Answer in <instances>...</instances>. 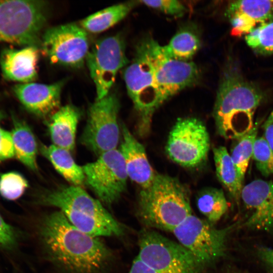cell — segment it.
<instances>
[{
	"label": "cell",
	"mask_w": 273,
	"mask_h": 273,
	"mask_svg": "<svg viewBox=\"0 0 273 273\" xmlns=\"http://www.w3.org/2000/svg\"><path fill=\"white\" fill-rule=\"evenodd\" d=\"M49 13L46 1H0V42L40 46Z\"/></svg>",
	"instance_id": "obj_6"
},
{
	"label": "cell",
	"mask_w": 273,
	"mask_h": 273,
	"mask_svg": "<svg viewBox=\"0 0 273 273\" xmlns=\"http://www.w3.org/2000/svg\"><path fill=\"white\" fill-rule=\"evenodd\" d=\"M85 62L95 85L96 100H100L110 93L118 71L128 63L122 36L117 34L97 40Z\"/></svg>",
	"instance_id": "obj_13"
},
{
	"label": "cell",
	"mask_w": 273,
	"mask_h": 273,
	"mask_svg": "<svg viewBox=\"0 0 273 273\" xmlns=\"http://www.w3.org/2000/svg\"><path fill=\"white\" fill-rule=\"evenodd\" d=\"M39 50L36 46L21 49L7 48L1 53L0 65L3 76L21 83L32 82L37 76Z\"/></svg>",
	"instance_id": "obj_19"
},
{
	"label": "cell",
	"mask_w": 273,
	"mask_h": 273,
	"mask_svg": "<svg viewBox=\"0 0 273 273\" xmlns=\"http://www.w3.org/2000/svg\"><path fill=\"white\" fill-rule=\"evenodd\" d=\"M137 257L158 273H203L204 266L185 247L153 230L139 234Z\"/></svg>",
	"instance_id": "obj_7"
},
{
	"label": "cell",
	"mask_w": 273,
	"mask_h": 273,
	"mask_svg": "<svg viewBox=\"0 0 273 273\" xmlns=\"http://www.w3.org/2000/svg\"><path fill=\"white\" fill-rule=\"evenodd\" d=\"M80 117L78 109L70 105L61 107L51 115L48 129L53 145L70 152L74 150Z\"/></svg>",
	"instance_id": "obj_20"
},
{
	"label": "cell",
	"mask_w": 273,
	"mask_h": 273,
	"mask_svg": "<svg viewBox=\"0 0 273 273\" xmlns=\"http://www.w3.org/2000/svg\"><path fill=\"white\" fill-rule=\"evenodd\" d=\"M132 6V3H123L106 8L83 19L80 26L87 32L101 33L123 19Z\"/></svg>",
	"instance_id": "obj_24"
},
{
	"label": "cell",
	"mask_w": 273,
	"mask_h": 273,
	"mask_svg": "<svg viewBox=\"0 0 273 273\" xmlns=\"http://www.w3.org/2000/svg\"><path fill=\"white\" fill-rule=\"evenodd\" d=\"M28 187V183L21 174L10 172L0 177V194L5 199L16 200L20 197Z\"/></svg>",
	"instance_id": "obj_30"
},
{
	"label": "cell",
	"mask_w": 273,
	"mask_h": 273,
	"mask_svg": "<svg viewBox=\"0 0 273 273\" xmlns=\"http://www.w3.org/2000/svg\"><path fill=\"white\" fill-rule=\"evenodd\" d=\"M82 168L85 182L103 204L111 206L126 190L128 177L120 150L104 153Z\"/></svg>",
	"instance_id": "obj_11"
},
{
	"label": "cell",
	"mask_w": 273,
	"mask_h": 273,
	"mask_svg": "<svg viewBox=\"0 0 273 273\" xmlns=\"http://www.w3.org/2000/svg\"><path fill=\"white\" fill-rule=\"evenodd\" d=\"M39 203L58 208L69 222L81 231L96 237H120L125 229L98 200L81 187L62 186L41 195Z\"/></svg>",
	"instance_id": "obj_3"
},
{
	"label": "cell",
	"mask_w": 273,
	"mask_h": 273,
	"mask_svg": "<svg viewBox=\"0 0 273 273\" xmlns=\"http://www.w3.org/2000/svg\"><path fill=\"white\" fill-rule=\"evenodd\" d=\"M14 156L15 152L11 132L0 127V161Z\"/></svg>",
	"instance_id": "obj_32"
},
{
	"label": "cell",
	"mask_w": 273,
	"mask_h": 273,
	"mask_svg": "<svg viewBox=\"0 0 273 273\" xmlns=\"http://www.w3.org/2000/svg\"><path fill=\"white\" fill-rule=\"evenodd\" d=\"M1 117H2V115L0 114V120H1Z\"/></svg>",
	"instance_id": "obj_38"
},
{
	"label": "cell",
	"mask_w": 273,
	"mask_h": 273,
	"mask_svg": "<svg viewBox=\"0 0 273 273\" xmlns=\"http://www.w3.org/2000/svg\"><path fill=\"white\" fill-rule=\"evenodd\" d=\"M210 145L206 126L198 118H179L169 132L165 151L169 158L187 168L200 166L206 160Z\"/></svg>",
	"instance_id": "obj_10"
},
{
	"label": "cell",
	"mask_w": 273,
	"mask_h": 273,
	"mask_svg": "<svg viewBox=\"0 0 273 273\" xmlns=\"http://www.w3.org/2000/svg\"><path fill=\"white\" fill-rule=\"evenodd\" d=\"M258 254L270 273H273V249L261 247L258 250Z\"/></svg>",
	"instance_id": "obj_34"
},
{
	"label": "cell",
	"mask_w": 273,
	"mask_h": 273,
	"mask_svg": "<svg viewBox=\"0 0 273 273\" xmlns=\"http://www.w3.org/2000/svg\"><path fill=\"white\" fill-rule=\"evenodd\" d=\"M65 83V80L49 84L33 82L19 83L13 89L27 110L38 117H46L60 108L61 95Z\"/></svg>",
	"instance_id": "obj_16"
},
{
	"label": "cell",
	"mask_w": 273,
	"mask_h": 273,
	"mask_svg": "<svg viewBox=\"0 0 273 273\" xmlns=\"http://www.w3.org/2000/svg\"><path fill=\"white\" fill-rule=\"evenodd\" d=\"M40 151L67 181L73 186L81 187L85 182L83 169L75 162L70 151L54 145H42Z\"/></svg>",
	"instance_id": "obj_21"
},
{
	"label": "cell",
	"mask_w": 273,
	"mask_h": 273,
	"mask_svg": "<svg viewBox=\"0 0 273 273\" xmlns=\"http://www.w3.org/2000/svg\"><path fill=\"white\" fill-rule=\"evenodd\" d=\"M16 242V236L14 229L0 214V246L10 248L15 245Z\"/></svg>",
	"instance_id": "obj_33"
},
{
	"label": "cell",
	"mask_w": 273,
	"mask_h": 273,
	"mask_svg": "<svg viewBox=\"0 0 273 273\" xmlns=\"http://www.w3.org/2000/svg\"><path fill=\"white\" fill-rule=\"evenodd\" d=\"M150 52L154 67V79L162 104L182 89L197 81L199 70L196 64L166 56L162 46L149 37Z\"/></svg>",
	"instance_id": "obj_14"
},
{
	"label": "cell",
	"mask_w": 273,
	"mask_h": 273,
	"mask_svg": "<svg viewBox=\"0 0 273 273\" xmlns=\"http://www.w3.org/2000/svg\"><path fill=\"white\" fill-rule=\"evenodd\" d=\"M258 125L255 124L253 128L241 138L235 140L231 149L230 156L244 181L250 160L252 157L254 143L257 138Z\"/></svg>",
	"instance_id": "obj_27"
},
{
	"label": "cell",
	"mask_w": 273,
	"mask_h": 273,
	"mask_svg": "<svg viewBox=\"0 0 273 273\" xmlns=\"http://www.w3.org/2000/svg\"><path fill=\"white\" fill-rule=\"evenodd\" d=\"M235 36L246 35L257 27L273 21L272 1H235L225 12Z\"/></svg>",
	"instance_id": "obj_17"
},
{
	"label": "cell",
	"mask_w": 273,
	"mask_h": 273,
	"mask_svg": "<svg viewBox=\"0 0 273 273\" xmlns=\"http://www.w3.org/2000/svg\"><path fill=\"white\" fill-rule=\"evenodd\" d=\"M237 224L217 229L206 219L191 214L172 232L179 244L206 267L224 255L229 236Z\"/></svg>",
	"instance_id": "obj_8"
},
{
	"label": "cell",
	"mask_w": 273,
	"mask_h": 273,
	"mask_svg": "<svg viewBox=\"0 0 273 273\" xmlns=\"http://www.w3.org/2000/svg\"><path fill=\"white\" fill-rule=\"evenodd\" d=\"M242 200L250 214L243 224L251 230L273 232V180L255 179L243 187Z\"/></svg>",
	"instance_id": "obj_15"
},
{
	"label": "cell",
	"mask_w": 273,
	"mask_h": 273,
	"mask_svg": "<svg viewBox=\"0 0 273 273\" xmlns=\"http://www.w3.org/2000/svg\"><path fill=\"white\" fill-rule=\"evenodd\" d=\"M14 127L11 132L15 157L33 171L37 170V146L34 135L26 123L13 116Z\"/></svg>",
	"instance_id": "obj_22"
},
{
	"label": "cell",
	"mask_w": 273,
	"mask_h": 273,
	"mask_svg": "<svg viewBox=\"0 0 273 273\" xmlns=\"http://www.w3.org/2000/svg\"><path fill=\"white\" fill-rule=\"evenodd\" d=\"M247 44L256 54H273V21L260 25L245 36Z\"/></svg>",
	"instance_id": "obj_28"
},
{
	"label": "cell",
	"mask_w": 273,
	"mask_h": 273,
	"mask_svg": "<svg viewBox=\"0 0 273 273\" xmlns=\"http://www.w3.org/2000/svg\"><path fill=\"white\" fill-rule=\"evenodd\" d=\"M252 158L263 176L273 174V149L263 136L255 139Z\"/></svg>",
	"instance_id": "obj_29"
},
{
	"label": "cell",
	"mask_w": 273,
	"mask_h": 273,
	"mask_svg": "<svg viewBox=\"0 0 273 273\" xmlns=\"http://www.w3.org/2000/svg\"><path fill=\"white\" fill-rule=\"evenodd\" d=\"M264 98L262 90L243 76L237 64L229 62L220 79L213 112L219 134L235 140L250 131L255 125V113Z\"/></svg>",
	"instance_id": "obj_2"
},
{
	"label": "cell",
	"mask_w": 273,
	"mask_h": 273,
	"mask_svg": "<svg viewBox=\"0 0 273 273\" xmlns=\"http://www.w3.org/2000/svg\"><path fill=\"white\" fill-rule=\"evenodd\" d=\"M196 203L199 211L213 224L220 219L228 208L223 191L215 188L201 190L197 195Z\"/></svg>",
	"instance_id": "obj_26"
},
{
	"label": "cell",
	"mask_w": 273,
	"mask_h": 273,
	"mask_svg": "<svg viewBox=\"0 0 273 273\" xmlns=\"http://www.w3.org/2000/svg\"><path fill=\"white\" fill-rule=\"evenodd\" d=\"M137 214L145 228L172 232L192 214L189 190L176 178L156 174L140 191Z\"/></svg>",
	"instance_id": "obj_4"
},
{
	"label": "cell",
	"mask_w": 273,
	"mask_h": 273,
	"mask_svg": "<svg viewBox=\"0 0 273 273\" xmlns=\"http://www.w3.org/2000/svg\"><path fill=\"white\" fill-rule=\"evenodd\" d=\"M47 260L61 273H107L111 250L99 237L72 225L60 211L44 216L38 225Z\"/></svg>",
	"instance_id": "obj_1"
},
{
	"label": "cell",
	"mask_w": 273,
	"mask_h": 273,
	"mask_svg": "<svg viewBox=\"0 0 273 273\" xmlns=\"http://www.w3.org/2000/svg\"><path fill=\"white\" fill-rule=\"evenodd\" d=\"M127 93L139 114L138 132L141 136L149 133L153 115L162 105L154 79V67L149 38L138 44L134 58L123 72Z\"/></svg>",
	"instance_id": "obj_5"
},
{
	"label": "cell",
	"mask_w": 273,
	"mask_h": 273,
	"mask_svg": "<svg viewBox=\"0 0 273 273\" xmlns=\"http://www.w3.org/2000/svg\"><path fill=\"white\" fill-rule=\"evenodd\" d=\"M141 2L149 7L174 16H180L186 11L184 5L176 0L141 1Z\"/></svg>",
	"instance_id": "obj_31"
},
{
	"label": "cell",
	"mask_w": 273,
	"mask_h": 273,
	"mask_svg": "<svg viewBox=\"0 0 273 273\" xmlns=\"http://www.w3.org/2000/svg\"><path fill=\"white\" fill-rule=\"evenodd\" d=\"M40 47L52 64L74 68L84 64L89 50L87 32L74 23L46 29L41 36Z\"/></svg>",
	"instance_id": "obj_12"
},
{
	"label": "cell",
	"mask_w": 273,
	"mask_h": 273,
	"mask_svg": "<svg viewBox=\"0 0 273 273\" xmlns=\"http://www.w3.org/2000/svg\"><path fill=\"white\" fill-rule=\"evenodd\" d=\"M213 151L218 180L232 197L239 202L244 181L241 179L230 154L223 146L215 147Z\"/></svg>",
	"instance_id": "obj_23"
},
{
	"label": "cell",
	"mask_w": 273,
	"mask_h": 273,
	"mask_svg": "<svg viewBox=\"0 0 273 273\" xmlns=\"http://www.w3.org/2000/svg\"><path fill=\"white\" fill-rule=\"evenodd\" d=\"M119 101L111 92L89 107L80 142L96 155L116 149L120 138L118 123Z\"/></svg>",
	"instance_id": "obj_9"
},
{
	"label": "cell",
	"mask_w": 273,
	"mask_h": 273,
	"mask_svg": "<svg viewBox=\"0 0 273 273\" xmlns=\"http://www.w3.org/2000/svg\"><path fill=\"white\" fill-rule=\"evenodd\" d=\"M121 130L122 139L119 150L125 161L128 177L142 189H146L152 184L156 173L149 163L143 145L123 123Z\"/></svg>",
	"instance_id": "obj_18"
},
{
	"label": "cell",
	"mask_w": 273,
	"mask_h": 273,
	"mask_svg": "<svg viewBox=\"0 0 273 273\" xmlns=\"http://www.w3.org/2000/svg\"><path fill=\"white\" fill-rule=\"evenodd\" d=\"M127 273H158L147 265L137 256L133 260L131 267Z\"/></svg>",
	"instance_id": "obj_35"
},
{
	"label": "cell",
	"mask_w": 273,
	"mask_h": 273,
	"mask_svg": "<svg viewBox=\"0 0 273 273\" xmlns=\"http://www.w3.org/2000/svg\"><path fill=\"white\" fill-rule=\"evenodd\" d=\"M263 136L273 149V122L264 128Z\"/></svg>",
	"instance_id": "obj_36"
},
{
	"label": "cell",
	"mask_w": 273,
	"mask_h": 273,
	"mask_svg": "<svg viewBox=\"0 0 273 273\" xmlns=\"http://www.w3.org/2000/svg\"><path fill=\"white\" fill-rule=\"evenodd\" d=\"M200 46L198 34L192 29L184 28L177 32L167 45L162 46V50L166 56L171 59L189 61Z\"/></svg>",
	"instance_id": "obj_25"
},
{
	"label": "cell",
	"mask_w": 273,
	"mask_h": 273,
	"mask_svg": "<svg viewBox=\"0 0 273 273\" xmlns=\"http://www.w3.org/2000/svg\"><path fill=\"white\" fill-rule=\"evenodd\" d=\"M273 122V109L263 125V128Z\"/></svg>",
	"instance_id": "obj_37"
}]
</instances>
